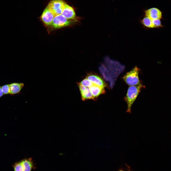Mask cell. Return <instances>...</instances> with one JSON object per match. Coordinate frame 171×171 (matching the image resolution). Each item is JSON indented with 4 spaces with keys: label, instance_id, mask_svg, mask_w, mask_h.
<instances>
[{
    "label": "cell",
    "instance_id": "1",
    "mask_svg": "<svg viewBox=\"0 0 171 171\" xmlns=\"http://www.w3.org/2000/svg\"><path fill=\"white\" fill-rule=\"evenodd\" d=\"M143 87H144V86L141 83L138 85L130 86L129 87L124 99L127 105L126 112L131 113L132 105L140 92L141 88Z\"/></svg>",
    "mask_w": 171,
    "mask_h": 171
},
{
    "label": "cell",
    "instance_id": "2",
    "mask_svg": "<svg viewBox=\"0 0 171 171\" xmlns=\"http://www.w3.org/2000/svg\"><path fill=\"white\" fill-rule=\"evenodd\" d=\"M105 62L112 77L115 80L124 71V66L118 62L111 60L108 57L105 59Z\"/></svg>",
    "mask_w": 171,
    "mask_h": 171
},
{
    "label": "cell",
    "instance_id": "3",
    "mask_svg": "<svg viewBox=\"0 0 171 171\" xmlns=\"http://www.w3.org/2000/svg\"><path fill=\"white\" fill-rule=\"evenodd\" d=\"M139 69L135 66L131 70L127 73L123 77L124 81L130 86L138 85L140 83L138 77Z\"/></svg>",
    "mask_w": 171,
    "mask_h": 171
},
{
    "label": "cell",
    "instance_id": "4",
    "mask_svg": "<svg viewBox=\"0 0 171 171\" xmlns=\"http://www.w3.org/2000/svg\"><path fill=\"white\" fill-rule=\"evenodd\" d=\"M66 4L62 0H52L47 7L55 17L62 14Z\"/></svg>",
    "mask_w": 171,
    "mask_h": 171
},
{
    "label": "cell",
    "instance_id": "5",
    "mask_svg": "<svg viewBox=\"0 0 171 171\" xmlns=\"http://www.w3.org/2000/svg\"><path fill=\"white\" fill-rule=\"evenodd\" d=\"M76 21L67 19L60 14L54 17L51 25L55 28H59L70 26Z\"/></svg>",
    "mask_w": 171,
    "mask_h": 171
},
{
    "label": "cell",
    "instance_id": "6",
    "mask_svg": "<svg viewBox=\"0 0 171 171\" xmlns=\"http://www.w3.org/2000/svg\"><path fill=\"white\" fill-rule=\"evenodd\" d=\"M99 69L105 80L110 82V87L112 88L114 85L115 80L112 77L108 69L102 64L99 67Z\"/></svg>",
    "mask_w": 171,
    "mask_h": 171
},
{
    "label": "cell",
    "instance_id": "7",
    "mask_svg": "<svg viewBox=\"0 0 171 171\" xmlns=\"http://www.w3.org/2000/svg\"><path fill=\"white\" fill-rule=\"evenodd\" d=\"M146 17L151 20L160 19L162 17V13L158 9L153 8L148 9L145 11Z\"/></svg>",
    "mask_w": 171,
    "mask_h": 171
},
{
    "label": "cell",
    "instance_id": "8",
    "mask_svg": "<svg viewBox=\"0 0 171 171\" xmlns=\"http://www.w3.org/2000/svg\"><path fill=\"white\" fill-rule=\"evenodd\" d=\"M62 14L66 19L76 21V17L73 8L66 4Z\"/></svg>",
    "mask_w": 171,
    "mask_h": 171
},
{
    "label": "cell",
    "instance_id": "9",
    "mask_svg": "<svg viewBox=\"0 0 171 171\" xmlns=\"http://www.w3.org/2000/svg\"><path fill=\"white\" fill-rule=\"evenodd\" d=\"M55 17L53 14L47 7L44 10L41 18L42 21L46 25H51Z\"/></svg>",
    "mask_w": 171,
    "mask_h": 171
},
{
    "label": "cell",
    "instance_id": "10",
    "mask_svg": "<svg viewBox=\"0 0 171 171\" xmlns=\"http://www.w3.org/2000/svg\"><path fill=\"white\" fill-rule=\"evenodd\" d=\"M78 86L81 93L82 99L85 100L87 99H94L89 88L82 86L79 83Z\"/></svg>",
    "mask_w": 171,
    "mask_h": 171
},
{
    "label": "cell",
    "instance_id": "11",
    "mask_svg": "<svg viewBox=\"0 0 171 171\" xmlns=\"http://www.w3.org/2000/svg\"><path fill=\"white\" fill-rule=\"evenodd\" d=\"M87 78L94 84L104 87L106 85L102 79L99 76L94 74H89L86 76Z\"/></svg>",
    "mask_w": 171,
    "mask_h": 171
},
{
    "label": "cell",
    "instance_id": "12",
    "mask_svg": "<svg viewBox=\"0 0 171 171\" xmlns=\"http://www.w3.org/2000/svg\"><path fill=\"white\" fill-rule=\"evenodd\" d=\"M24 86V84L23 83L14 82L10 84V94L13 95L19 93Z\"/></svg>",
    "mask_w": 171,
    "mask_h": 171
},
{
    "label": "cell",
    "instance_id": "13",
    "mask_svg": "<svg viewBox=\"0 0 171 171\" xmlns=\"http://www.w3.org/2000/svg\"><path fill=\"white\" fill-rule=\"evenodd\" d=\"M93 97H96L101 94L105 93L104 87H102L94 84L89 88Z\"/></svg>",
    "mask_w": 171,
    "mask_h": 171
},
{
    "label": "cell",
    "instance_id": "14",
    "mask_svg": "<svg viewBox=\"0 0 171 171\" xmlns=\"http://www.w3.org/2000/svg\"><path fill=\"white\" fill-rule=\"evenodd\" d=\"M24 171H31L34 167L32 158H26L21 161Z\"/></svg>",
    "mask_w": 171,
    "mask_h": 171
},
{
    "label": "cell",
    "instance_id": "15",
    "mask_svg": "<svg viewBox=\"0 0 171 171\" xmlns=\"http://www.w3.org/2000/svg\"><path fill=\"white\" fill-rule=\"evenodd\" d=\"M142 24L145 26L151 28H154L152 20L146 17L144 18L142 21Z\"/></svg>",
    "mask_w": 171,
    "mask_h": 171
},
{
    "label": "cell",
    "instance_id": "16",
    "mask_svg": "<svg viewBox=\"0 0 171 171\" xmlns=\"http://www.w3.org/2000/svg\"><path fill=\"white\" fill-rule=\"evenodd\" d=\"M79 84L82 86L89 88L91 86L94 84L86 78L83 80Z\"/></svg>",
    "mask_w": 171,
    "mask_h": 171
},
{
    "label": "cell",
    "instance_id": "17",
    "mask_svg": "<svg viewBox=\"0 0 171 171\" xmlns=\"http://www.w3.org/2000/svg\"><path fill=\"white\" fill-rule=\"evenodd\" d=\"M13 167L14 171H24L21 161L14 163L13 165Z\"/></svg>",
    "mask_w": 171,
    "mask_h": 171
},
{
    "label": "cell",
    "instance_id": "18",
    "mask_svg": "<svg viewBox=\"0 0 171 171\" xmlns=\"http://www.w3.org/2000/svg\"><path fill=\"white\" fill-rule=\"evenodd\" d=\"M1 88L4 95L10 94V84L4 85Z\"/></svg>",
    "mask_w": 171,
    "mask_h": 171
},
{
    "label": "cell",
    "instance_id": "19",
    "mask_svg": "<svg viewBox=\"0 0 171 171\" xmlns=\"http://www.w3.org/2000/svg\"><path fill=\"white\" fill-rule=\"evenodd\" d=\"M152 20V22L154 25V28H157L162 26L160 19H155Z\"/></svg>",
    "mask_w": 171,
    "mask_h": 171
},
{
    "label": "cell",
    "instance_id": "20",
    "mask_svg": "<svg viewBox=\"0 0 171 171\" xmlns=\"http://www.w3.org/2000/svg\"><path fill=\"white\" fill-rule=\"evenodd\" d=\"M4 95L2 91L1 86H0V98Z\"/></svg>",
    "mask_w": 171,
    "mask_h": 171
},
{
    "label": "cell",
    "instance_id": "21",
    "mask_svg": "<svg viewBox=\"0 0 171 171\" xmlns=\"http://www.w3.org/2000/svg\"><path fill=\"white\" fill-rule=\"evenodd\" d=\"M123 171V170H120V171Z\"/></svg>",
    "mask_w": 171,
    "mask_h": 171
}]
</instances>
